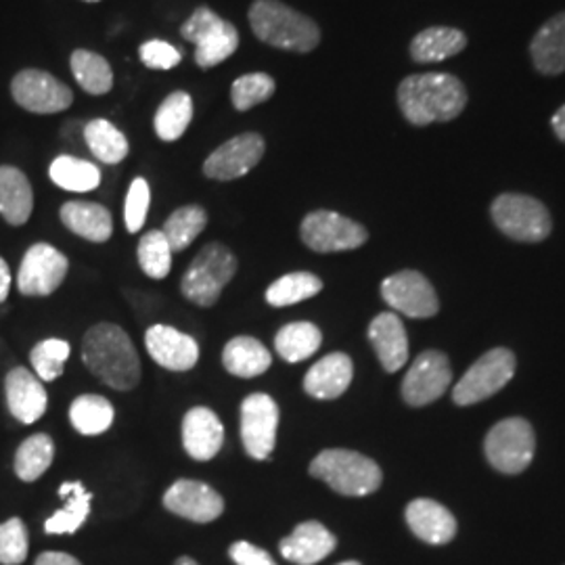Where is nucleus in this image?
I'll list each match as a JSON object with an SVG mask.
<instances>
[{"instance_id": "1a4fd4ad", "label": "nucleus", "mask_w": 565, "mask_h": 565, "mask_svg": "<svg viewBox=\"0 0 565 565\" xmlns=\"http://www.w3.org/2000/svg\"><path fill=\"white\" fill-rule=\"evenodd\" d=\"M515 373V356L507 348H494L482 354L469 371L461 377V382L452 390V401L459 406L478 404L501 392Z\"/></svg>"}, {"instance_id": "de8ad7c7", "label": "nucleus", "mask_w": 565, "mask_h": 565, "mask_svg": "<svg viewBox=\"0 0 565 565\" xmlns=\"http://www.w3.org/2000/svg\"><path fill=\"white\" fill-rule=\"evenodd\" d=\"M34 565H82L76 557L67 553H57V551H46L41 553Z\"/></svg>"}, {"instance_id": "a18cd8bd", "label": "nucleus", "mask_w": 565, "mask_h": 565, "mask_svg": "<svg viewBox=\"0 0 565 565\" xmlns=\"http://www.w3.org/2000/svg\"><path fill=\"white\" fill-rule=\"evenodd\" d=\"M139 57L142 65L149 70H174L182 61V53L166 41H147L142 42L139 49Z\"/></svg>"}, {"instance_id": "7c9ffc66", "label": "nucleus", "mask_w": 565, "mask_h": 565, "mask_svg": "<svg viewBox=\"0 0 565 565\" xmlns=\"http://www.w3.org/2000/svg\"><path fill=\"white\" fill-rule=\"evenodd\" d=\"M72 76L78 82L84 93L93 97H103L114 88V70L111 63L99 53L88 49H76L70 57Z\"/></svg>"}, {"instance_id": "ddd939ff", "label": "nucleus", "mask_w": 565, "mask_h": 565, "mask_svg": "<svg viewBox=\"0 0 565 565\" xmlns=\"http://www.w3.org/2000/svg\"><path fill=\"white\" fill-rule=\"evenodd\" d=\"M266 142L260 132H243L214 149L203 162V174L212 181H237L263 162Z\"/></svg>"}, {"instance_id": "9b49d317", "label": "nucleus", "mask_w": 565, "mask_h": 565, "mask_svg": "<svg viewBox=\"0 0 565 565\" xmlns=\"http://www.w3.org/2000/svg\"><path fill=\"white\" fill-rule=\"evenodd\" d=\"M300 237L303 245L319 254L333 252H350L361 247L369 239V233L363 224L342 216L338 212L317 210L310 212L300 226Z\"/></svg>"}, {"instance_id": "423d86ee", "label": "nucleus", "mask_w": 565, "mask_h": 565, "mask_svg": "<svg viewBox=\"0 0 565 565\" xmlns=\"http://www.w3.org/2000/svg\"><path fill=\"white\" fill-rule=\"evenodd\" d=\"M181 36L195 44V63L212 70L235 55L239 49V32L231 21L223 20L214 9L198 7L182 21Z\"/></svg>"}, {"instance_id": "e433bc0d", "label": "nucleus", "mask_w": 565, "mask_h": 565, "mask_svg": "<svg viewBox=\"0 0 565 565\" xmlns=\"http://www.w3.org/2000/svg\"><path fill=\"white\" fill-rule=\"evenodd\" d=\"M55 459V443L49 434H34L15 452V473L23 482H36Z\"/></svg>"}, {"instance_id": "a878e982", "label": "nucleus", "mask_w": 565, "mask_h": 565, "mask_svg": "<svg viewBox=\"0 0 565 565\" xmlns=\"http://www.w3.org/2000/svg\"><path fill=\"white\" fill-rule=\"evenodd\" d=\"M34 212L32 182L15 166H0V216L11 226H23Z\"/></svg>"}, {"instance_id": "2eb2a0df", "label": "nucleus", "mask_w": 565, "mask_h": 565, "mask_svg": "<svg viewBox=\"0 0 565 565\" xmlns=\"http://www.w3.org/2000/svg\"><path fill=\"white\" fill-rule=\"evenodd\" d=\"M382 298L387 306L411 319H429L440 308L431 282L417 270H401L387 277L382 282Z\"/></svg>"}, {"instance_id": "b1692460", "label": "nucleus", "mask_w": 565, "mask_h": 565, "mask_svg": "<svg viewBox=\"0 0 565 565\" xmlns=\"http://www.w3.org/2000/svg\"><path fill=\"white\" fill-rule=\"evenodd\" d=\"M406 524L417 539L429 545H446L457 534V520L445 505L431 499H417L406 507Z\"/></svg>"}, {"instance_id": "4c0bfd02", "label": "nucleus", "mask_w": 565, "mask_h": 565, "mask_svg": "<svg viewBox=\"0 0 565 565\" xmlns=\"http://www.w3.org/2000/svg\"><path fill=\"white\" fill-rule=\"evenodd\" d=\"M207 226V212L202 205H182L168 216L162 233L172 252H184Z\"/></svg>"}, {"instance_id": "c756f323", "label": "nucleus", "mask_w": 565, "mask_h": 565, "mask_svg": "<svg viewBox=\"0 0 565 565\" xmlns=\"http://www.w3.org/2000/svg\"><path fill=\"white\" fill-rule=\"evenodd\" d=\"M60 497L65 499V507L44 522L46 534H74L81 530L90 513L93 494L82 482H63Z\"/></svg>"}, {"instance_id": "c85d7f7f", "label": "nucleus", "mask_w": 565, "mask_h": 565, "mask_svg": "<svg viewBox=\"0 0 565 565\" xmlns=\"http://www.w3.org/2000/svg\"><path fill=\"white\" fill-rule=\"evenodd\" d=\"M467 46V36L457 28L434 25L422 30L411 42V57L417 63H436L459 55Z\"/></svg>"}, {"instance_id": "09e8293b", "label": "nucleus", "mask_w": 565, "mask_h": 565, "mask_svg": "<svg viewBox=\"0 0 565 565\" xmlns=\"http://www.w3.org/2000/svg\"><path fill=\"white\" fill-rule=\"evenodd\" d=\"M11 291V270L9 264L4 263V258L0 256V303L9 298Z\"/></svg>"}, {"instance_id": "4be33fe9", "label": "nucleus", "mask_w": 565, "mask_h": 565, "mask_svg": "<svg viewBox=\"0 0 565 565\" xmlns=\"http://www.w3.org/2000/svg\"><path fill=\"white\" fill-rule=\"evenodd\" d=\"M354 364L348 354L333 352L327 354L319 363L312 364L303 377V390L308 396L319 401L340 398L352 384Z\"/></svg>"}, {"instance_id": "72a5a7b5", "label": "nucleus", "mask_w": 565, "mask_h": 565, "mask_svg": "<svg viewBox=\"0 0 565 565\" xmlns=\"http://www.w3.org/2000/svg\"><path fill=\"white\" fill-rule=\"evenodd\" d=\"M49 177L60 189L72 193H88L102 184V170L95 163L74 156L55 158L49 168Z\"/></svg>"}, {"instance_id": "58836bf2", "label": "nucleus", "mask_w": 565, "mask_h": 565, "mask_svg": "<svg viewBox=\"0 0 565 565\" xmlns=\"http://www.w3.org/2000/svg\"><path fill=\"white\" fill-rule=\"evenodd\" d=\"M323 289V281L312 273H289L266 289V302L275 308L300 303L315 298Z\"/></svg>"}, {"instance_id": "473e14b6", "label": "nucleus", "mask_w": 565, "mask_h": 565, "mask_svg": "<svg viewBox=\"0 0 565 565\" xmlns=\"http://www.w3.org/2000/svg\"><path fill=\"white\" fill-rule=\"evenodd\" d=\"M193 114H195V105L189 93L184 90L170 93L156 111V118H153L156 135L166 142L179 141L186 132V128L191 126Z\"/></svg>"}, {"instance_id": "cd10ccee", "label": "nucleus", "mask_w": 565, "mask_h": 565, "mask_svg": "<svg viewBox=\"0 0 565 565\" xmlns=\"http://www.w3.org/2000/svg\"><path fill=\"white\" fill-rule=\"evenodd\" d=\"M223 364L231 375L252 380L268 371V366L273 364V356L266 350V345L256 338L239 335L224 345Z\"/></svg>"}, {"instance_id": "9d476101", "label": "nucleus", "mask_w": 565, "mask_h": 565, "mask_svg": "<svg viewBox=\"0 0 565 565\" xmlns=\"http://www.w3.org/2000/svg\"><path fill=\"white\" fill-rule=\"evenodd\" d=\"M11 97L21 109L34 116L61 114L67 111L74 103L72 88L39 67H25L13 76Z\"/></svg>"}, {"instance_id": "393cba45", "label": "nucleus", "mask_w": 565, "mask_h": 565, "mask_svg": "<svg viewBox=\"0 0 565 565\" xmlns=\"http://www.w3.org/2000/svg\"><path fill=\"white\" fill-rule=\"evenodd\" d=\"M60 218L67 231H72L86 242L105 243L114 235V216L102 203H63Z\"/></svg>"}, {"instance_id": "49530a36", "label": "nucleus", "mask_w": 565, "mask_h": 565, "mask_svg": "<svg viewBox=\"0 0 565 565\" xmlns=\"http://www.w3.org/2000/svg\"><path fill=\"white\" fill-rule=\"evenodd\" d=\"M228 555L237 565H277L268 551L252 545V543H245V541H239V543L231 546Z\"/></svg>"}, {"instance_id": "a19ab883", "label": "nucleus", "mask_w": 565, "mask_h": 565, "mask_svg": "<svg viewBox=\"0 0 565 565\" xmlns=\"http://www.w3.org/2000/svg\"><path fill=\"white\" fill-rule=\"evenodd\" d=\"M277 90V82L264 72L239 76L231 86V103L237 111H249L256 105L268 102Z\"/></svg>"}, {"instance_id": "20e7f679", "label": "nucleus", "mask_w": 565, "mask_h": 565, "mask_svg": "<svg viewBox=\"0 0 565 565\" xmlns=\"http://www.w3.org/2000/svg\"><path fill=\"white\" fill-rule=\"evenodd\" d=\"M310 476L323 480L343 497H366L382 486V469L361 452L331 448L323 450L310 463Z\"/></svg>"}, {"instance_id": "f8f14e48", "label": "nucleus", "mask_w": 565, "mask_h": 565, "mask_svg": "<svg viewBox=\"0 0 565 565\" xmlns=\"http://www.w3.org/2000/svg\"><path fill=\"white\" fill-rule=\"evenodd\" d=\"M70 260L49 243H34L20 264L18 289L28 298H46L65 281Z\"/></svg>"}, {"instance_id": "0eeeda50", "label": "nucleus", "mask_w": 565, "mask_h": 565, "mask_svg": "<svg viewBox=\"0 0 565 565\" xmlns=\"http://www.w3.org/2000/svg\"><path fill=\"white\" fill-rule=\"evenodd\" d=\"M492 221L509 239L539 243L548 237L553 224L543 203L530 195L505 193L499 195L490 207Z\"/></svg>"}, {"instance_id": "ea45409f", "label": "nucleus", "mask_w": 565, "mask_h": 565, "mask_svg": "<svg viewBox=\"0 0 565 565\" xmlns=\"http://www.w3.org/2000/svg\"><path fill=\"white\" fill-rule=\"evenodd\" d=\"M172 247L162 231H147L139 242L137 258L142 273L151 279H166L172 268Z\"/></svg>"}, {"instance_id": "f03ea898", "label": "nucleus", "mask_w": 565, "mask_h": 565, "mask_svg": "<svg viewBox=\"0 0 565 565\" xmlns=\"http://www.w3.org/2000/svg\"><path fill=\"white\" fill-rule=\"evenodd\" d=\"M396 99L404 120L413 126H427L459 118L467 105V90L457 76L429 72L406 76L398 86Z\"/></svg>"}, {"instance_id": "37998d69", "label": "nucleus", "mask_w": 565, "mask_h": 565, "mask_svg": "<svg viewBox=\"0 0 565 565\" xmlns=\"http://www.w3.org/2000/svg\"><path fill=\"white\" fill-rule=\"evenodd\" d=\"M28 527L20 518L0 524V564L20 565L28 557Z\"/></svg>"}, {"instance_id": "bb28decb", "label": "nucleus", "mask_w": 565, "mask_h": 565, "mask_svg": "<svg viewBox=\"0 0 565 565\" xmlns=\"http://www.w3.org/2000/svg\"><path fill=\"white\" fill-rule=\"evenodd\" d=\"M534 67L545 76L565 72V11L546 21L530 42Z\"/></svg>"}, {"instance_id": "6ab92c4d", "label": "nucleus", "mask_w": 565, "mask_h": 565, "mask_svg": "<svg viewBox=\"0 0 565 565\" xmlns=\"http://www.w3.org/2000/svg\"><path fill=\"white\" fill-rule=\"evenodd\" d=\"M4 396L11 415L21 424L32 425L46 413L49 396L36 373L15 366L4 377Z\"/></svg>"}, {"instance_id": "dca6fc26", "label": "nucleus", "mask_w": 565, "mask_h": 565, "mask_svg": "<svg viewBox=\"0 0 565 565\" xmlns=\"http://www.w3.org/2000/svg\"><path fill=\"white\" fill-rule=\"evenodd\" d=\"M452 380L450 363L443 352L427 350L415 359L403 380L404 403L425 406L438 401Z\"/></svg>"}, {"instance_id": "2f4dec72", "label": "nucleus", "mask_w": 565, "mask_h": 565, "mask_svg": "<svg viewBox=\"0 0 565 565\" xmlns=\"http://www.w3.org/2000/svg\"><path fill=\"white\" fill-rule=\"evenodd\" d=\"M84 141L88 151L107 166H118L124 162L130 153V145L126 135L121 132L116 124L109 120H90L84 126Z\"/></svg>"}, {"instance_id": "aec40b11", "label": "nucleus", "mask_w": 565, "mask_h": 565, "mask_svg": "<svg viewBox=\"0 0 565 565\" xmlns=\"http://www.w3.org/2000/svg\"><path fill=\"white\" fill-rule=\"evenodd\" d=\"M224 445V427L218 415L205 406L191 408L182 419V446L195 461L214 459Z\"/></svg>"}, {"instance_id": "79ce46f5", "label": "nucleus", "mask_w": 565, "mask_h": 565, "mask_svg": "<svg viewBox=\"0 0 565 565\" xmlns=\"http://www.w3.org/2000/svg\"><path fill=\"white\" fill-rule=\"evenodd\" d=\"M70 352H72L70 343L57 338L36 343L30 352V363L34 366L36 377L41 382H55L63 375V366L70 359Z\"/></svg>"}, {"instance_id": "c9c22d12", "label": "nucleus", "mask_w": 565, "mask_h": 565, "mask_svg": "<svg viewBox=\"0 0 565 565\" xmlns=\"http://www.w3.org/2000/svg\"><path fill=\"white\" fill-rule=\"evenodd\" d=\"M70 422L82 436H99L114 424V406L97 394H82L70 406Z\"/></svg>"}, {"instance_id": "f704fd0d", "label": "nucleus", "mask_w": 565, "mask_h": 565, "mask_svg": "<svg viewBox=\"0 0 565 565\" xmlns=\"http://www.w3.org/2000/svg\"><path fill=\"white\" fill-rule=\"evenodd\" d=\"M323 343L321 329L312 323H289L275 338L277 354L287 363H302Z\"/></svg>"}, {"instance_id": "3c124183", "label": "nucleus", "mask_w": 565, "mask_h": 565, "mask_svg": "<svg viewBox=\"0 0 565 565\" xmlns=\"http://www.w3.org/2000/svg\"><path fill=\"white\" fill-rule=\"evenodd\" d=\"M174 565H200L195 559H191V557H181V559H177V564Z\"/></svg>"}, {"instance_id": "f3484780", "label": "nucleus", "mask_w": 565, "mask_h": 565, "mask_svg": "<svg viewBox=\"0 0 565 565\" xmlns=\"http://www.w3.org/2000/svg\"><path fill=\"white\" fill-rule=\"evenodd\" d=\"M163 505L189 522L210 524L223 515L224 499L212 486L198 480H179L166 490Z\"/></svg>"}, {"instance_id": "7ed1b4c3", "label": "nucleus", "mask_w": 565, "mask_h": 565, "mask_svg": "<svg viewBox=\"0 0 565 565\" xmlns=\"http://www.w3.org/2000/svg\"><path fill=\"white\" fill-rule=\"evenodd\" d=\"M247 20L258 41L279 51L306 55L321 44L317 21L281 0H254Z\"/></svg>"}, {"instance_id": "5701e85b", "label": "nucleus", "mask_w": 565, "mask_h": 565, "mask_svg": "<svg viewBox=\"0 0 565 565\" xmlns=\"http://www.w3.org/2000/svg\"><path fill=\"white\" fill-rule=\"evenodd\" d=\"M338 546L335 536L321 522H303L287 539H282L281 555L296 565H315L323 562Z\"/></svg>"}, {"instance_id": "603ef678", "label": "nucleus", "mask_w": 565, "mask_h": 565, "mask_svg": "<svg viewBox=\"0 0 565 565\" xmlns=\"http://www.w3.org/2000/svg\"><path fill=\"white\" fill-rule=\"evenodd\" d=\"M338 565H361V564H359V562H343V564H338Z\"/></svg>"}, {"instance_id": "4468645a", "label": "nucleus", "mask_w": 565, "mask_h": 565, "mask_svg": "<svg viewBox=\"0 0 565 565\" xmlns=\"http://www.w3.org/2000/svg\"><path fill=\"white\" fill-rule=\"evenodd\" d=\"M279 429V406L268 394H252L242 404L243 446L252 459L268 461Z\"/></svg>"}, {"instance_id": "39448f33", "label": "nucleus", "mask_w": 565, "mask_h": 565, "mask_svg": "<svg viewBox=\"0 0 565 565\" xmlns=\"http://www.w3.org/2000/svg\"><path fill=\"white\" fill-rule=\"evenodd\" d=\"M237 258L223 243H207L182 277V296L189 302L210 308L221 300L223 289L237 273Z\"/></svg>"}, {"instance_id": "8fccbe9b", "label": "nucleus", "mask_w": 565, "mask_h": 565, "mask_svg": "<svg viewBox=\"0 0 565 565\" xmlns=\"http://www.w3.org/2000/svg\"><path fill=\"white\" fill-rule=\"evenodd\" d=\"M551 126H553V132L557 135L559 141L565 142V105H562L555 116L551 118Z\"/></svg>"}, {"instance_id": "412c9836", "label": "nucleus", "mask_w": 565, "mask_h": 565, "mask_svg": "<svg viewBox=\"0 0 565 565\" xmlns=\"http://www.w3.org/2000/svg\"><path fill=\"white\" fill-rule=\"evenodd\" d=\"M369 342L387 373L401 371L408 361V338L398 315L382 312L369 324Z\"/></svg>"}, {"instance_id": "6e6552de", "label": "nucleus", "mask_w": 565, "mask_h": 565, "mask_svg": "<svg viewBox=\"0 0 565 565\" xmlns=\"http://www.w3.org/2000/svg\"><path fill=\"white\" fill-rule=\"evenodd\" d=\"M536 438L525 419L509 417L494 425L486 436L484 450L488 463L501 473H522L534 459Z\"/></svg>"}, {"instance_id": "864d4df0", "label": "nucleus", "mask_w": 565, "mask_h": 565, "mask_svg": "<svg viewBox=\"0 0 565 565\" xmlns=\"http://www.w3.org/2000/svg\"><path fill=\"white\" fill-rule=\"evenodd\" d=\"M82 2H102V0H82Z\"/></svg>"}, {"instance_id": "c03bdc74", "label": "nucleus", "mask_w": 565, "mask_h": 565, "mask_svg": "<svg viewBox=\"0 0 565 565\" xmlns=\"http://www.w3.org/2000/svg\"><path fill=\"white\" fill-rule=\"evenodd\" d=\"M149 203H151L149 182L139 177L130 184L126 203H124V224L130 233L141 231L142 224L147 221V214H149Z\"/></svg>"}, {"instance_id": "f257e3e1", "label": "nucleus", "mask_w": 565, "mask_h": 565, "mask_svg": "<svg viewBox=\"0 0 565 565\" xmlns=\"http://www.w3.org/2000/svg\"><path fill=\"white\" fill-rule=\"evenodd\" d=\"M82 361L102 384L114 390L128 392L141 382L139 352L118 324L90 327L82 340Z\"/></svg>"}, {"instance_id": "a211bd4d", "label": "nucleus", "mask_w": 565, "mask_h": 565, "mask_svg": "<svg viewBox=\"0 0 565 565\" xmlns=\"http://www.w3.org/2000/svg\"><path fill=\"white\" fill-rule=\"evenodd\" d=\"M145 345L149 356L168 371L182 373L193 369L200 361L198 342L168 324H153L145 335Z\"/></svg>"}]
</instances>
